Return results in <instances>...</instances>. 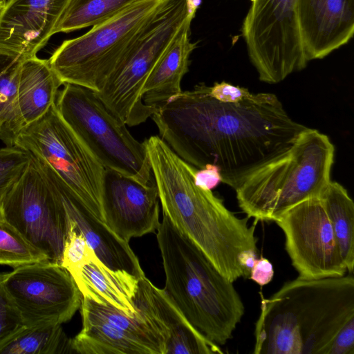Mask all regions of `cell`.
<instances>
[{
  "instance_id": "cell-1",
  "label": "cell",
  "mask_w": 354,
  "mask_h": 354,
  "mask_svg": "<svg viewBox=\"0 0 354 354\" xmlns=\"http://www.w3.org/2000/svg\"><path fill=\"white\" fill-rule=\"evenodd\" d=\"M151 117L180 158L197 169L217 166L222 182L234 189L286 152L307 128L289 116L273 93L224 103L204 83L158 105Z\"/></svg>"
},
{
  "instance_id": "cell-2",
  "label": "cell",
  "mask_w": 354,
  "mask_h": 354,
  "mask_svg": "<svg viewBox=\"0 0 354 354\" xmlns=\"http://www.w3.org/2000/svg\"><path fill=\"white\" fill-rule=\"evenodd\" d=\"M162 213L188 236L229 281L243 277L238 262L245 250H257V221L248 225L212 190L196 185L197 168L180 158L160 136L144 142Z\"/></svg>"
},
{
  "instance_id": "cell-3",
  "label": "cell",
  "mask_w": 354,
  "mask_h": 354,
  "mask_svg": "<svg viewBox=\"0 0 354 354\" xmlns=\"http://www.w3.org/2000/svg\"><path fill=\"white\" fill-rule=\"evenodd\" d=\"M261 299L255 354H333L339 335L354 324L352 274L297 277Z\"/></svg>"
},
{
  "instance_id": "cell-4",
  "label": "cell",
  "mask_w": 354,
  "mask_h": 354,
  "mask_svg": "<svg viewBox=\"0 0 354 354\" xmlns=\"http://www.w3.org/2000/svg\"><path fill=\"white\" fill-rule=\"evenodd\" d=\"M157 230L165 274L163 289L206 338L225 344L245 313L233 282L165 214Z\"/></svg>"
},
{
  "instance_id": "cell-5",
  "label": "cell",
  "mask_w": 354,
  "mask_h": 354,
  "mask_svg": "<svg viewBox=\"0 0 354 354\" xmlns=\"http://www.w3.org/2000/svg\"><path fill=\"white\" fill-rule=\"evenodd\" d=\"M334 152L326 135L307 127L286 152L257 169L235 189L239 207L257 222L273 221L301 201L319 198L330 181Z\"/></svg>"
},
{
  "instance_id": "cell-6",
  "label": "cell",
  "mask_w": 354,
  "mask_h": 354,
  "mask_svg": "<svg viewBox=\"0 0 354 354\" xmlns=\"http://www.w3.org/2000/svg\"><path fill=\"white\" fill-rule=\"evenodd\" d=\"M198 5L194 0H162L141 27L114 71L95 92L105 106L126 125L145 122L156 106L142 100L145 82L178 32Z\"/></svg>"
},
{
  "instance_id": "cell-7",
  "label": "cell",
  "mask_w": 354,
  "mask_h": 354,
  "mask_svg": "<svg viewBox=\"0 0 354 354\" xmlns=\"http://www.w3.org/2000/svg\"><path fill=\"white\" fill-rule=\"evenodd\" d=\"M55 101L65 123L105 169L117 171L147 185L151 168L144 142L128 131L95 92L82 86L65 83Z\"/></svg>"
},
{
  "instance_id": "cell-8",
  "label": "cell",
  "mask_w": 354,
  "mask_h": 354,
  "mask_svg": "<svg viewBox=\"0 0 354 354\" xmlns=\"http://www.w3.org/2000/svg\"><path fill=\"white\" fill-rule=\"evenodd\" d=\"M162 1L139 0L85 34L64 41L48 59L62 84L99 91Z\"/></svg>"
},
{
  "instance_id": "cell-9",
  "label": "cell",
  "mask_w": 354,
  "mask_h": 354,
  "mask_svg": "<svg viewBox=\"0 0 354 354\" xmlns=\"http://www.w3.org/2000/svg\"><path fill=\"white\" fill-rule=\"evenodd\" d=\"M15 146L47 164L88 211L104 223L102 194L105 168L62 119L55 103L23 128Z\"/></svg>"
},
{
  "instance_id": "cell-10",
  "label": "cell",
  "mask_w": 354,
  "mask_h": 354,
  "mask_svg": "<svg viewBox=\"0 0 354 354\" xmlns=\"http://www.w3.org/2000/svg\"><path fill=\"white\" fill-rule=\"evenodd\" d=\"M242 35L262 82L275 84L306 67L297 0H251Z\"/></svg>"
},
{
  "instance_id": "cell-11",
  "label": "cell",
  "mask_w": 354,
  "mask_h": 354,
  "mask_svg": "<svg viewBox=\"0 0 354 354\" xmlns=\"http://www.w3.org/2000/svg\"><path fill=\"white\" fill-rule=\"evenodd\" d=\"M30 156L25 170L1 203L0 216L49 261L61 265L68 218L37 159Z\"/></svg>"
},
{
  "instance_id": "cell-12",
  "label": "cell",
  "mask_w": 354,
  "mask_h": 354,
  "mask_svg": "<svg viewBox=\"0 0 354 354\" xmlns=\"http://www.w3.org/2000/svg\"><path fill=\"white\" fill-rule=\"evenodd\" d=\"M273 221L285 236V249L299 277L316 279L346 274L330 221L318 197L286 209Z\"/></svg>"
},
{
  "instance_id": "cell-13",
  "label": "cell",
  "mask_w": 354,
  "mask_h": 354,
  "mask_svg": "<svg viewBox=\"0 0 354 354\" xmlns=\"http://www.w3.org/2000/svg\"><path fill=\"white\" fill-rule=\"evenodd\" d=\"M2 283L26 326L62 324L80 308L82 294L73 277L50 261L19 266L3 273Z\"/></svg>"
},
{
  "instance_id": "cell-14",
  "label": "cell",
  "mask_w": 354,
  "mask_h": 354,
  "mask_svg": "<svg viewBox=\"0 0 354 354\" xmlns=\"http://www.w3.org/2000/svg\"><path fill=\"white\" fill-rule=\"evenodd\" d=\"M82 328L71 339L73 353L80 354H162L161 342L137 312L128 315L109 305L82 299Z\"/></svg>"
},
{
  "instance_id": "cell-15",
  "label": "cell",
  "mask_w": 354,
  "mask_h": 354,
  "mask_svg": "<svg viewBox=\"0 0 354 354\" xmlns=\"http://www.w3.org/2000/svg\"><path fill=\"white\" fill-rule=\"evenodd\" d=\"M102 203L104 223L129 242L157 230L160 201L154 180L144 185L117 171L105 169Z\"/></svg>"
},
{
  "instance_id": "cell-16",
  "label": "cell",
  "mask_w": 354,
  "mask_h": 354,
  "mask_svg": "<svg viewBox=\"0 0 354 354\" xmlns=\"http://www.w3.org/2000/svg\"><path fill=\"white\" fill-rule=\"evenodd\" d=\"M133 304L158 335L162 354L223 353L220 346L206 338L187 320L164 289L157 288L145 275L139 279Z\"/></svg>"
},
{
  "instance_id": "cell-17",
  "label": "cell",
  "mask_w": 354,
  "mask_h": 354,
  "mask_svg": "<svg viewBox=\"0 0 354 354\" xmlns=\"http://www.w3.org/2000/svg\"><path fill=\"white\" fill-rule=\"evenodd\" d=\"M67 0H10L0 12V55L36 56L52 35Z\"/></svg>"
},
{
  "instance_id": "cell-18",
  "label": "cell",
  "mask_w": 354,
  "mask_h": 354,
  "mask_svg": "<svg viewBox=\"0 0 354 354\" xmlns=\"http://www.w3.org/2000/svg\"><path fill=\"white\" fill-rule=\"evenodd\" d=\"M37 160L51 189L61 201L68 217L83 234L97 257L113 270H125L138 278L145 276L129 242L120 238L104 222L91 214L47 164Z\"/></svg>"
},
{
  "instance_id": "cell-19",
  "label": "cell",
  "mask_w": 354,
  "mask_h": 354,
  "mask_svg": "<svg viewBox=\"0 0 354 354\" xmlns=\"http://www.w3.org/2000/svg\"><path fill=\"white\" fill-rule=\"evenodd\" d=\"M307 62L322 59L346 44L354 33V0H297Z\"/></svg>"
},
{
  "instance_id": "cell-20",
  "label": "cell",
  "mask_w": 354,
  "mask_h": 354,
  "mask_svg": "<svg viewBox=\"0 0 354 354\" xmlns=\"http://www.w3.org/2000/svg\"><path fill=\"white\" fill-rule=\"evenodd\" d=\"M72 277L83 297L109 305L128 315L137 313L133 298L140 278L109 268L95 254Z\"/></svg>"
},
{
  "instance_id": "cell-21",
  "label": "cell",
  "mask_w": 354,
  "mask_h": 354,
  "mask_svg": "<svg viewBox=\"0 0 354 354\" xmlns=\"http://www.w3.org/2000/svg\"><path fill=\"white\" fill-rule=\"evenodd\" d=\"M193 19L184 23L148 76L142 91L147 105L157 106L182 92L181 81L196 46L189 39Z\"/></svg>"
},
{
  "instance_id": "cell-22",
  "label": "cell",
  "mask_w": 354,
  "mask_h": 354,
  "mask_svg": "<svg viewBox=\"0 0 354 354\" xmlns=\"http://www.w3.org/2000/svg\"><path fill=\"white\" fill-rule=\"evenodd\" d=\"M61 85L48 59L37 55L23 59L18 83V104L25 126L48 111L55 103Z\"/></svg>"
},
{
  "instance_id": "cell-23",
  "label": "cell",
  "mask_w": 354,
  "mask_h": 354,
  "mask_svg": "<svg viewBox=\"0 0 354 354\" xmlns=\"http://www.w3.org/2000/svg\"><path fill=\"white\" fill-rule=\"evenodd\" d=\"M331 224L341 257L352 274L354 267V203L347 190L330 181L319 196Z\"/></svg>"
},
{
  "instance_id": "cell-24",
  "label": "cell",
  "mask_w": 354,
  "mask_h": 354,
  "mask_svg": "<svg viewBox=\"0 0 354 354\" xmlns=\"http://www.w3.org/2000/svg\"><path fill=\"white\" fill-rule=\"evenodd\" d=\"M71 339L61 324L44 322L25 326L0 344V354L71 353Z\"/></svg>"
},
{
  "instance_id": "cell-25",
  "label": "cell",
  "mask_w": 354,
  "mask_h": 354,
  "mask_svg": "<svg viewBox=\"0 0 354 354\" xmlns=\"http://www.w3.org/2000/svg\"><path fill=\"white\" fill-rule=\"evenodd\" d=\"M24 58L0 59V140L7 147L15 146L25 127L18 104V83Z\"/></svg>"
},
{
  "instance_id": "cell-26",
  "label": "cell",
  "mask_w": 354,
  "mask_h": 354,
  "mask_svg": "<svg viewBox=\"0 0 354 354\" xmlns=\"http://www.w3.org/2000/svg\"><path fill=\"white\" fill-rule=\"evenodd\" d=\"M139 0H67L52 35L101 24Z\"/></svg>"
},
{
  "instance_id": "cell-27",
  "label": "cell",
  "mask_w": 354,
  "mask_h": 354,
  "mask_svg": "<svg viewBox=\"0 0 354 354\" xmlns=\"http://www.w3.org/2000/svg\"><path fill=\"white\" fill-rule=\"evenodd\" d=\"M44 261H49L46 255L0 216V265L15 268Z\"/></svg>"
},
{
  "instance_id": "cell-28",
  "label": "cell",
  "mask_w": 354,
  "mask_h": 354,
  "mask_svg": "<svg viewBox=\"0 0 354 354\" xmlns=\"http://www.w3.org/2000/svg\"><path fill=\"white\" fill-rule=\"evenodd\" d=\"M30 153L17 147L0 149V207L30 161Z\"/></svg>"
},
{
  "instance_id": "cell-29",
  "label": "cell",
  "mask_w": 354,
  "mask_h": 354,
  "mask_svg": "<svg viewBox=\"0 0 354 354\" xmlns=\"http://www.w3.org/2000/svg\"><path fill=\"white\" fill-rule=\"evenodd\" d=\"M68 221L69 228L64 242L61 266L72 276L95 254L83 234L75 227L73 221L69 218Z\"/></svg>"
},
{
  "instance_id": "cell-30",
  "label": "cell",
  "mask_w": 354,
  "mask_h": 354,
  "mask_svg": "<svg viewBox=\"0 0 354 354\" xmlns=\"http://www.w3.org/2000/svg\"><path fill=\"white\" fill-rule=\"evenodd\" d=\"M0 273V344L26 325L2 283Z\"/></svg>"
},
{
  "instance_id": "cell-31",
  "label": "cell",
  "mask_w": 354,
  "mask_h": 354,
  "mask_svg": "<svg viewBox=\"0 0 354 354\" xmlns=\"http://www.w3.org/2000/svg\"><path fill=\"white\" fill-rule=\"evenodd\" d=\"M210 95L224 103H239L249 97L252 93L247 88L225 82H216L209 86Z\"/></svg>"
},
{
  "instance_id": "cell-32",
  "label": "cell",
  "mask_w": 354,
  "mask_h": 354,
  "mask_svg": "<svg viewBox=\"0 0 354 354\" xmlns=\"http://www.w3.org/2000/svg\"><path fill=\"white\" fill-rule=\"evenodd\" d=\"M194 180L196 185L202 189L212 190L222 182V177L217 166L208 164L201 169H197Z\"/></svg>"
},
{
  "instance_id": "cell-33",
  "label": "cell",
  "mask_w": 354,
  "mask_h": 354,
  "mask_svg": "<svg viewBox=\"0 0 354 354\" xmlns=\"http://www.w3.org/2000/svg\"><path fill=\"white\" fill-rule=\"evenodd\" d=\"M274 277L272 263L265 257L257 259L250 271V279L260 286L268 284Z\"/></svg>"
},
{
  "instance_id": "cell-34",
  "label": "cell",
  "mask_w": 354,
  "mask_h": 354,
  "mask_svg": "<svg viewBox=\"0 0 354 354\" xmlns=\"http://www.w3.org/2000/svg\"><path fill=\"white\" fill-rule=\"evenodd\" d=\"M258 251L254 250H245L238 255V262L243 272V278H249L250 271L257 259Z\"/></svg>"
},
{
  "instance_id": "cell-35",
  "label": "cell",
  "mask_w": 354,
  "mask_h": 354,
  "mask_svg": "<svg viewBox=\"0 0 354 354\" xmlns=\"http://www.w3.org/2000/svg\"><path fill=\"white\" fill-rule=\"evenodd\" d=\"M5 4H6V3H5L4 0H0V12L3 8Z\"/></svg>"
},
{
  "instance_id": "cell-36",
  "label": "cell",
  "mask_w": 354,
  "mask_h": 354,
  "mask_svg": "<svg viewBox=\"0 0 354 354\" xmlns=\"http://www.w3.org/2000/svg\"><path fill=\"white\" fill-rule=\"evenodd\" d=\"M10 0H4L5 3H6L7 2H8Z\"/></svg>"
}]
</instances>
